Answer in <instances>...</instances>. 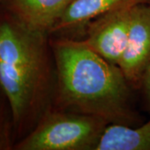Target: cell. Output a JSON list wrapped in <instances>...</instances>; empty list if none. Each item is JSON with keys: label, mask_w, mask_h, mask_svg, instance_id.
Returning <instances> with one entry per match:
<instances>
[{"label": "cell", "mask_w": 150, "mask_h": 150, "mask_svg": "<svg viewBox=\"0 0 150 150\" xmlns=\"http://www.w3.org/2000/svg\"><path fill=\"white\" fill-rule=\"evenodd\" d=\"M58 97L65 109L103 118L108 123L131 125L129 81L118 65L103 59L83 40L60 39L51 43Z\"/></svg>", "instance_id": "6da1fadb"}, {"label": "cell", "mask_w": 150, "mask_h": 150, "mask_svg": "<svg viewBox=\"0 0 150 150\" xmlns=\"http://www.w3.org/2000/svg\"><path fill=\"white\" fill-rule=\"evenodd\" d=\"M47 35L10 13L0 18V90L18 134H28L48 111L52 73Z\"/></svg>", "instance_id": "7a4b0ae2"}, {"label": "cell", "mask_w": 150, "mask_h": 150, "mask_svg": "<svg viewBox=\"0 0 150 150\" xmlns=\"http://www.w3.org/2000/svg\"><path fill=\"white\" fill-rule=\"evenodd\" d=\"M108 124L96 116L47 111L36 126L14 145L17 150H96Z\"/></svg>", "instance_id": "3957f363"}, {"label": "cell", "mask_w": 150, "mask_h": 150, "mask_svg": "<svg viewBox=\"0 0 150 150\" xmlns=\"http://www.w3.org/2000/svg\"><path fill=\"white\" fill-rule=\"evenodd\" d=\"M133 7L112 11L90 22L83 42L103 59L118 65L128 41Z\"/></svg>", "instance_id": "277c9868"}, {"label": "cell", "mask_w": 150, "mask_h": 150, "mask_svg": "<svg viewBox=\"0 0 150 150\" xmlns=\"http://www.w3.org/2000/svg\"><path fill=\"white\" fill-rule=\"evenodd\" d=\"M150 61V5L148 3L133 7L128 41L118 66L129 83H142Z\"/></svg>", "instance_id": "5b68a950"}, {"label": "cell", "mask_w": 150, "mask_h": 150, "mask_svg": "<svg viewBox=\"0 0 150 150\" xmlns=\"http://www.w3.org/2000/svg\"><path fill=\"white\" fill-rule=\"evenodd\" d=\"M72 0H3L11 15L25 26L50 33Z\"/></svg>", "instance_id": "8992f818"}, {"label": "cell", "mask_w": 150, "mask_h": 150, "mask_svg": "<svg viewBox=\"0 0 150 150\" xmlns=\"http://www.w3.org/2000/svg\"><path fill=\"white\" fill-rule=\"evenodd\" d=\"M149 0H72L51 33L74 30L112 11Z\"/></svg>", "instance_id": "52a82bcc"}, {"label": "cell", "mask_w": 150, "mask_h": 150, "mask_svg": "<svg viewBox=\"0 0 150 150\" xmlns=\"http://www.w3.org/2000/svg\"><path fill=\"white\" fill-rule=\"evenodd\" d=\"M96 150H150V120L134 128L108 123Z\"/></svg>", "instance_id": "ba28073f"}, {"label": "cell", "mask_w": 150, "mask_h": 150, "mask_svg": "<svg viewBox=\"0 0 150 150\" xmlns=\"http://www.w3.org/2000/svg\"><path fill=\"white\" fill-rule=\"evenodd\" d=\"M6 108L0 101V150H8L14 148L12 140V130H14L12 116H8Z\"/></svg>", "instance_id": "9c48e42d"}, {"label": "cell", "mask_w": 150, "mask_h": 150, "mask_svg": "<svg viewBox=\"0 0 150 150\" xmlns=\"http://www.w3.org/2000/svg\"><path fill=\"white\" fill-rule=\"evenodd\" d=\"M142 83L144 85L145 94L147 97L148 103H149V106L150 108V61L144 71L143 79H142Z\"/></svg>", "instance_id": "30bf717a"}, {"label": "cell", "mask_w": 150, "mask_h": 150, "mask_svg": "<svg viewBox=\"0 0 150 150\" xmlns=\"http://www.w3.org/2000/svg\"><path fill=\"white\" fill-rule=\"evenodd\" d=\"M1 3H3V0H0V4H1Z\"/></svg>", "instance_id": "8fae6325"}, {"label": "cell", "mask_w": 150, "mask_h": 150, "mask_svg": "<svg viewBox=\"0 0 150 150\" xmlns=\"http://www.w3.org/2000/svg\"><path fill=\"white\" fill-rule=\"evenodd\" d=\"M148 4H149V5H150V0H149V3H148Z\"/></svg>", "instance_id": "7c38bea8"}]
</instances>
